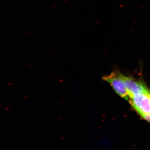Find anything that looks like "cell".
Returning a JSON list of instances; mask_svg holds the SVG:
<instances>
[{"instance_id":"obj_1","label":"cell","mask_w":150,"mask_h":150,"mask_svg":"<svg viewBox=\"0 0 150 150\" xmlns=\"http://www.w3.org/2000/svg\"><path fill=\"white\" fill-rule=\"evenodd\" d=\"M103 79L110 84L118 95L126 100H129V94L121 77V73L113 71L110 74L103 76Z\"/></svg>"},{"instance_id":"obj_2","label":"cell","mask_w":150,"mask_h":150,"mask_svg":"<svg viewBox=\"0 0 150 150\" xmlns=\"http://www.w3.org/2000/svg\"><path fill=\"white\" fill-rule=\"evenodd\" d=\"M121 77L129 94V98L139 94H150V89L143 81L137 80L133 77L125 76L122 73Z\"/></svg>"},{"instance_id":"obj_3","label":"cell","mask_w":150,"mask_h":150,"mask_svg":"<svg viewBox=\"0 0 150 150\" xmlns=\"http://www.w3.org/2000/svg\"><path fill=\"white\" fill-rule=\"evenodd\" d=\"M129 100L131 106L139 115L150 114V94H139Z\"/></svg>"},{"instance_id":"obj_4","label":"cell","mask_w":150,"mask_h":150,"mask_svg":"<svg viewBox=\"0 0 150 150\" xmlns=\"http://www.w3.org/2000/svg\"><path fill=\"white\" fill-rule=\"evenodd\" d=\"M140 116L144 120H146L150 123V114H143L140 115Z\"/></svg>"}]
</instances>
